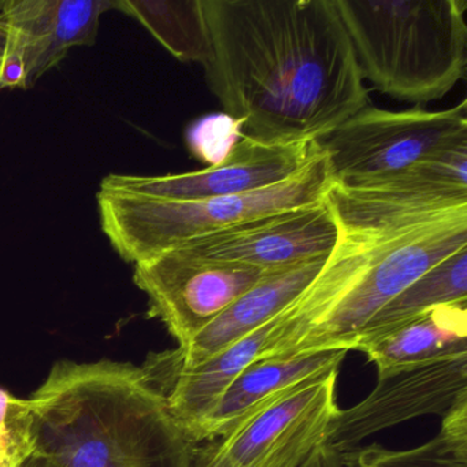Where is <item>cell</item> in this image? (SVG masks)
I'll list each match as a JSON object with an SVG mask.
<instances>
[{"label": "cell", "instance_id": "cell-10", "mask_svg": "<svg viewBox=\"0 0 467 467\" xmlns=\"http://www.w3.org/2000/svg\"><path fill=\"white\" fill-rule=\"evenodd\" d=\"M321 150L319 141L281 146L244 135L225 162L188 173L166 176L109 174L102 190L161 201H201L254 192L299 173Z\"/></svg>", "mask_w": 467, "mask_h": 467}, {"label": "cell", "instance_id": "cell-3", "mask_svg": "<svg viewBox=\"0 0 467 467\" xmlns=\"http://www.w3.org/2000/svg\"><path fill=\"white\" fill-rule=\"evenodd\" d=\"M363 80L414 105L464 78L466 0H335Z\"/></svg>", "mask_w": 467, "mask_h": 467}, {"label": "cell", "instance_id": "cell-16", "mask_svg": "<svg viewBox=\"0 0 467 467\" xmlns=\"http://www.w3.org/2000/svg\"><path fill=\"white\" fill-rule=\"evenodd\" d=\"M379 379L409 368L467 355V305L440 306L362 341Z\"/></svg>", "mask_w": 467, "mask_h": 467}, {"label": "cell", "instance_id": "cell-12", "mask_svg": "<svg viewBox=\"0 0 467 467\" xmlns=\"http://www.w3.org/2000/svg\"><path fill=\"white\" fill-rule=\"evenodd\" d=\"M340 234L335 212L325 199L311 206L258 218L180 247L214 261L275 270L330 255Z\"/></svg>", "mask_w": 467, "mask_h": 467}, {"label": "cell", "instance_id": "cell-21", "mask_svg": "<svg viewBox=\"0 0 467 467\" xmlns=\"http://www.w3.org/2000/svg\"><path fill=\"white\" fill-rule=\"evenodd\" d=\"M243 136L242 119L215 113L195 119L187 128L185 141L191 154L210 168L225 162Z\"/></svg>", "mask_w": 467, "mask_h": 467}, {"label": "cell", "instance_id": "cell-13", "mask_svg": "<svg viewBox=\"0 0 467 467\" xmlns=\"http://www.w3.org/2000/svg\"><path fill=\"white\" fill-rule=\"evenodd\" d=\"M327 258L329 255L269 270L188 346L150 357L143 366L144 371L151 379H162L199 365L247 337L296 300L316 280Z\"/></svg>", "mask_w": 467, "mask_h": 467}, {"label": "cell", "instance_id": "cell-8", "mask_svg": "<svg viewBox=\"0 0 467 467\" xmlns=\"http://www.w3.org/2000/svg\"><path fill=\"white\" fill-rule=\"evenodd\" d=\"M337 376L303 382L212 444L196 445L191 467H299L340 412Z\"/></svg>", "mask_w": 467, "mask_h": 467}, {"label": "cell", "instance_id": "cell-14", "mask_svg": "<svg viewBox=\"0 0 467 467\" xmlns=\"http://www.w3.org/2000/svg\"><path fill=\"white\" fill-rule=\"evenodd\" d=\"M111 9L110 0H2L4 53L20 57L31 88L73 47L94 45L100 17Z\"/></svg>", "mask_w": 467, "mask_h": 467}, {"label": "cell", "instance_id": "cell-23", "mask_svg": "<svg viewBox=\"0 0 467 467\" xmlns=\"http://www.w3.org/2000/svg\"><path fill=\"white\" fill-rule=\"evenodd\" d=\"M299 467H341L340 456L332 448L322 444Z\"/></svg>", "mask_w": 467, "mask_h": 467}, {"label": "cell", "instance_id": "cell-15", "mask_svg": "<svg viewBox=\"0 0 467 467\" xmlns=\"http://www.w3.org/2000/svg\"><path fill=\"white\" fill-rule=\"evenodd\" d=\"M347 354L346 349H330L251 363L191 431V441L198 445L225 436L297 385L340 370Z\"/></svg>", "mask_w": 467, "mask_h": 467}, {"label": "cell", "instance_id": "cell-1", "mask_svg": "<svg viewBox=\"0 0 467 467\" xmlns=\"http://www.w3.org/2000/svg\"><path fill=\"white\" fill-rule=\"evenodd\" d=\"M203 10L207 86L244 135L316 143L370 105L335 0H203Z\"/></svg>", "mask_w": 467, "mask_h": 467}, {"label": "cell", "instance_id": "cell-2", "mask_svg": "<svg viewBox=\"0 0 467 467\" xmlns=\"http://www.w3.org/2000/svg\"><path fill=\"white\" fill-rule=\"evenodd\" d=\"M28 401L35 455L67 467H191L196 445L143 368L61 360Z\"/></svg>", "mask_w": 467, "mask_h": 467}, {"label": "cell", "instance_id": "cell-7", "mask_svg": "<svg viewBox=\"0 0 467 467\" xmlns=\"http://www.w3.org/2000/svg\"><path fill=\"white\" fill-rule=\"evenodd\" d=\"M341 234H382L467 212V141L392 176L332 185L327 196Z\"/></svg>", "mask_w": 467, "mask_h": 467}, {"label": "cell", "instance_id": "cell-5", "mask_svg": "<svg viewBox=\"0 0 467 467\" xmlns=\"http://www.w3.org/2000/svg\"><path fill=\"white\" fill-rule=\"evenodd\" d=\"M354 278L289 357L352 351L358 335L393 297L456 251L467 247V212L382 234H340ZM288 357V358H289Z\"/></svg>", "mask_w": 467, "mask_h": 467}, {"label": "cell", "instance_id": "cell-6", "mask_svg": "<svg viewBox=\"0 0 467 467\" xmlns=\"http://www.w3.org/2000/svg\"><path fill=\"white\" fill-rule=\"evenodd\" d=\"M467 141L466 100L453 108L392 111L368 105L321 143L333 185L352 187L392 176Z\"/></svg>", "mask_w": 467, "mask_h": 467}, {"label": "cell", "instance_id": "cell-17", "mask_svg": "<svg viewBox=\"0 0 467 467\" xmlns=\"http://www.w3.org/2000/svg\"><path fill=\"white\" fill-rule=\"evenodd\" d=\"M275 318L199 365L151 379L166 396L171 415L188 439L232 382L251 363L259 360L275 327Z\"/></svg>", "mask_w": 467, "mask_h": 467}, {"label": "cell", "instance_id": "cell-11", "mask_svg": "<svg viewBox=\"0 0 467 467\" xmlns=\"http://www.w3.org/2000/svg\"><path fill=\"white\" fill-rule=\"evenodd\" d=\"M467 396V355L409 368L379 379L360 403L340 410L325 445L343 453L363 440L423 415L447 414Z\"/></svg>", "mask_w": 467, "mask_h": 467}, {"label": "cell", "instance_id": "cell-20", "mask_svg": "<svg viewBox=\"0 0 467 467\" xmlns=\"http://www.w3.org/2000/svg\"><path fill=\"white\" fill-rule=\"evenodd\" d=\"M338 456L341 467H467V396L442 415L439 433L420 447L359 445Z\"/></svg>", "mask_w": 467, "mask_h": 467}, {"label": "cell", "instance_id": "cell-25", "mask_svg": "<svg viewBox=\"0 0 467 467\" xmlns=\"http://www.w3.org/2000/svg\"><path fill=\"white\" fill-rule=\"evenodd\" d=\"M17 464L2 448H0V467H16Z\"/></svg>", "mask_w": 467, "mask_h": 467}, {"label": "cell", "instance_id": "cell-9", "mask_svg": "<svg viewBox=\"0 0 467 467\" xmlns=\"http://www.w3.org/2000/svg\"><path fill=\"white\" fill-rule=\"evenodd\" d=\"M267 272L177 247L133 265V281L149 297L150 314L185 347Z\"/></svg>", "mask_w": 467, "mask_h": 467}, {"label": "cell", "instance_id": "cell-19", "mask_svg": "<svg viewBox=\"0 0 467 467\" xmlns=\"http://www.w3.org/2000/svg\"><path fill=\"white\" fill-rule=\"evenodd\" d=\"M114 10L139 21L179 61L203 65L209 58L203 0H114Z\"/></svg>", "mask_w": 467, "mask_h": 467}, {"label": "cell", "instance_id": "cell-18", "mask_svg": "<svg viewBox=\"0 0 467 467\" xmlns=\"http://www.w3.org/2000/svg\"><path fill=\"white\" fill-rule=\"evenodd\" d=\"M447 305H467V247L442 259L384 306L358 335L352 351L406 319Z\"/></svg>", "mask_w": 467, "mask_h": 467}, {"label": "cell", "instance_id": "cell-24", "mask_svg": "<svg viewBox=\"0 0 467 467\" xmlns=\"http://www.w3.org/2000/svg\"><path fill=\"white\" fill-rule=\"evenodd\" d=\"M23 467H67L62 464L61 462L56 461V459L48 458V456L35 455L32 453L31 456L26 459L21 464Z\"/></svg>", "mask_w": 467, "mask_h": 467}, {"label": "cell", "instance_id": "cell-26", "mask_svg": "<svg viewBox=\"0 0 467 467\" xmlns=\"http://www.w3.org/2000/svg\"><path fill=\"white\" fill-rule=\"evenodd\" d=\"M5 45H6V31H5L4 24L0 21V57L4 54Z\"/></svg>", "mask_w": 467, "mask_h": 467}, {"label": "cell", "instance_id": "cell-27", "mask_svg": "<svg viewBox=\"0 0 467 467\" xmlns=\"http://www.w3.org/2000/svg\"><path fill=\"white\" fill-rule=\"evenodd\" d=\"M21 464H23V462H21V463L17 464V466H16V467H23V466H21Z\"/></svg>", "mask_w": 467, "mask_h": 467}, {"label": "cell", "instance_id": "cell-4", "mask_svg": "<svg viewBox=\"0 0 467 467\" xmlns=\"http://www.w3.org/2000/svg\"><path fill=\"white\" fill-rule=\"evenodd\" d=\"M332 185L329 162L321 147L299 173L254 192L179 202L99 188L97 203L111 247L125 262L135 265L258 218L319 203Z\"/></svg>", "mask_w": 467, "mask_h": 467}, {"label": "cell", "instance_id": "cell-22", "mask_svg": "<svg viewBox=\"0 0 467 467\" xmlns=\"http://www.w3.org/2000/svg\"><path fill=\"white\" fill-rule=\"evenodd\" d=\"M0 448L21 463L32 455V417L28 399L0 389Z\"/></svg>", "mask_w": 467, "mask_h": 467}]
</instances>
